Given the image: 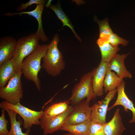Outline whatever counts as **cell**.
Returning a JSON list of instances; mask_svg holds the SVG:
<instances>
[{
    "instance_id": "6da1fadb",
    "label": "cell",
    "mask_w": 135,
    "mask_h": 135,
    "mask_svg": "<svg viewBox=\"0 0 135 135\" xmlns=\"http://www.w3.org/2000/svg\"><path fill=\"white\" fill-rule=\"evenodd\" d=\"M48 46V44H39L33 52L24 58L22 64L21 70L24 77L34 82L39 91L41 90V83L38 74L42 68L41 60Z\"/></svg>"
},
{
    "instance_id": "7a4b0ae2",
    "label": "cell",
    "mask_w": 135,
    "mask_h": 135,
    "mask_svg": "<svg viewBox=\"0 0 135 135\" xmlns=\"http://www.w3.org/2000/svg\"><path fill=\"white\" fill-rule=\"evenodd\" d=\"M59 41L58 35L56 34L48 44L46 54L42 60V68L48 74L54 77L59 75L65 67L63 56L58 48Z\"/></svg>"
},
{
    "instance_id": "3957f363",
    "label": "cell",
    "mask_w": 135,
    "mask_h": 135,
    "mask_svg": "<svg viewBox=\"0 0 135 135\" xmlns=\"http://www.w3.org/2000/svg\"><path fill=\"white\" fill-rule=\"evenodd\" d=\"M40 40L38 37L34 33L18 40L14 55L11 59L17 72L21 71L23 61L36 49L39 45Z\"/></svg>"
},
{
    "instance_id": "277c9868",
    "label": "cell",
    "mask_w": 135,
    "mask_h": 135,
    "mask_svg": "<svg viewBox=\"0 0 135 135\" xmlns=\"http://www.w3.org/2000/svg\"><path fill=\"white\" fill-rule=\"evenodd\" d=\"M72 94L69 100L74 105L78 104L85 98L90 102L96 98L93 91L92 78L90 72L84 74L80 78L79 82L74 86Z\"/></svg>"
},
{
    "instance_id": "5b68a950",
    "label": "cell",
    "mask_w": 135,
    "mask_h": 135,
    "mask_svg": "<svg viewBox=\"0 0 135 135\" xmlns=\"http://www.w3.org/2000/svg\"><path fill=\"white\" fill-rule=\"evenodd\" d=\"M0 108L5 110H12L19 114L23 119L24 128H30L33 125H39L40 120L44 114V111H36L24 106L20 103L14 104L4 101L0 103Z\"/></svg>"
},
{
    "instance_id": "8992f818",
    "label": "cell",
    "mask_w": 135,
    "mask_h": 135,
    "mask_svg": "<svg viewBox=\"0 0 135 135\" xmlns=\"http://www.w3.org/2000/svg\"><path fill=\"white\" fill-rule=\"evenodd\" d=\"M22 71L17 72L8 81L7 85L0 88V97L12 104L20 103L23 96L21 80Z\"/></svg>"
},
{
    "instance_id": "52a82bcc",
    "label": "cell",
    "mask_w": 135,
    "mask_h": 135,
    "mask_svg": "<svg viewBox=\"0 0 135 135\" xmlns=\"http://www.w3.org/2000/svg\"><path fill=\"white\" fill-rule=\"evenodd\" d=\"M73 106H70L65 112L60 114L49 116L44 114L40 120V125L43 131V134H51L60 130L65 124L67 118L72 110Z\"/></svg>"
},
{
    "instance_id": "ba28073f",
    "label": "cell",
    "mask_w": 135,
    "mask_h": 135,
    "mask_svg": "<svg viewBox=\"0 0 135 135\" xmlns=\"http://www.w3.org/2000/svg\"><path fill=\"white\" fill-rule=\"evenodd\" d=\"M117 92V88L109 91L104 99L98 101L91 107L92 112L90 120L92 122L104 124L106 123V116L108 104L114 98Z\"/></svg>"
},
{
    "instance_id": "9c48e42d",
    "label": "cell",
    "mask_w": 135,
    "mask_h": 135,
    "mask_svg": "<svg viewBox=\"0 0 135 135\" xmlns=\"http://www.w3.org/2000/svg\"><path fill=\"white\" fill-rule=\"evenodd\" d=\"M89 102L82 101L73 107L72 110L67 117L64 124L74 125L80 124L90 119L92 112Z\"/></svg>"
},
{
    "instance_id": "30bf717a",
    "label": "cell",
    "mask_w": 135,
    "mask_h": 135,
    "mask_svg": "<svg viewBox=\"0 0 135 135\" xmlns=\"http://www.w3.org/2000/svg\"><path fill=\"white\" fill-rule=\"evenodd\" d=\"M109 66V63L101 60L98 66L90 72L93 91L96 96H101L104 94V81Z\"/></svg>"
},
{
    "instance_id": "8fae6325",
    "label": "cell",
    "mask_w": 135,
    "mask_h": 135,
    "mask_svg": "<svg viewBox=\"0 0 135 135\" xmlns=\"http://www.w3.org/2000/svg\"><path fill=\"white\" fill-rule=\"evenodd\" d=\"M125 82L123 80L117 87V97L116 101L114 104L108 109L110 111L115 106L121 105L123 106L124 110L128 112V110H130L132 112V117L129 121L130 123L135 122V108L132 102L128 97L124 91Z\"/></svg>"
},
{
    "instance_id": "7c38bea8",
    "label": "cell",
    "mask_w": 135,
    "mask_h": 135,
    "mask_svg": "<svg viewBox=\"0 0 135 135\" xmlns=\"http://www.w3.org/2000/svg\"><path fill=\"white\" fill-rule=\"evenodd\" d=\"M17 41L13 37L6 36L0 38V65L14 56Z\"/></svg>"
},
{
    "instance_id": "4fadbf2b",
    "label": "cell",
    "mask_w": 135,
    "mask_h": 135,
    "mask_svg": "<svg viewBox=\"0 0 135 135\" xmlns=\"http://www.w3.org/2000/svg\"><path fill=\"white\" fill-rule=\"evenodd\" d=\"M45 4L36 5V8L33 10L28 12L22 11L20 12L4 14V15L11 16L14 15L18 14L22 15L23 14H28L34 17L37 20L38 26V29L35 34L38 37L42 42H46L48 40L43 30L42 24V15L44 9Z\"/></svg>"
},
{
    "instance_id": "5bb4252c",
    "label": "cell",
    "mask_w": 135,
    "mask_h": 135,
    "mask_svg": "<svg viewBox=\"0 0 135 135\" xmlns=\"http://www.w3.org/2000/svg\"><path fill=\"white\" fill-rule=\"evenodd\" d=\"M131 52L126 54H116L109 63V69L115 72L120 78H131L132 75L125 66L124 61Z\"/></svg>"
},
{
    "instance_id": "9a60e30c",
    "label": "cell",
    "mask_w": 135,
    "mask_h": 135,
    "mask_svg": "<svg viewBox=\"0 0 135 135\" xmlns=\"http://www.w3.org/2000/svg\"><path fill=\"white\" fill-rule=\"evenodd\" d=\"M120 111V109L117 108L111 120L104 124L105 135H122L126 129L123 124Z\"/></svg>"
},
{
    "instance_id": "2e32d148",
    "label": "cell",
    "mask_w": 135,
    "mask_h": 135,
    "mask_svg": "<svg viewBox=\"0 0 135 135\" xmlns=\"http://www.w3.org/2000/svg\"><path fill=\"white\" fill-rule=\"evenodd\" d=\"M96 43L99 47L101 55V60L109 63L120 49L118 46H113L108 40L98 38Z\"/></svg>"
},
{
    "instance_id": "e0dca14e",
    "label": "cell",
    "mask_w": 135,
    "mask_h": 135,
    "mask_svg": "<svg viewBox=\"0 0 135 135\" xmlns=\"http://www.w3.org/2000/svg\"><path fill=\"white\" fill-rule=\"evenodd\" d=\"M18 72L11 59L6 60L0 65V88L4 87L8 82Z\"/></svg>"
},
{
    "instance_id": "ac0fdd59",
    "label": "cell",
    "mask_w": 135,
    "mask_h": 135,
    "mask_svg": "<svg viewBox=\"0 0 135 135\" xmlns=\"http://www.w3.org/2000/svg\"><path fill=\"white\" fill-rule=\"evenodd\" d=\"M9 117L10 122V128L7 135H30V128L27 129L25 132H23L20 126L23 122L22 120H17L16 116L17 113L12 110L6 109Z\"/></svg>"
},
{
    "instance_id": "d6986e66",
    "label": "cell",
    "mask_w": 135,
    "mask_h": 135,
    "mask_svg": "<svg viewBox=\"0 0 135 135\" xmlns=\"http://www.w3.org/2000/svg\"><path fill=\"white\" fill-rule=\"evenodd\" d=\"M92 122L90 119L82 123L74 125L64 124L60 130L68 132L74 135H90V128Z\"/></svg>"
},
{
    "instance_id": "ffe728a7",
    "label": "cell",
    "mask_w": 135,
    "mask_h": 135,
    "mask_svg": "<svg viewBox=\"0 0 135 135\" xmlns=\"http://www.w3.org/2000/svg\"><path fill=\"white\" fill-rule=\"evenodd\" d=\"M48 8L52 10L55 12L58 18L62 22L63 26H67L70 28L72 31L75 37L79 41L81 42V39L76 32L70 21L62 10L60 2H58L55 5L51 4Z\"/></svg>"
},
{
    "instance_id": "44dd1931",
    "label": "cell",
    "mask_w": 135,
    "mask_h": 135,
    "mask_svg": "<svg viewBox=\"0 0 135 135\" xmlns=\"http://www.w3.org/2000/svg\"><path fill=\"white\" fill-rule=\"evenodd\" d=\"M123 79L109 69L106 73L104 81L103 87L105 93L116 88Z\"/></svg>"
},
{
    "instance_id": "7402d4cb",
    "label": "cell",
    "mask_w": 135,
    "mask_h": 135,
    "mask_svg": "<svg viewBox=\"0 0 135 135\" xmlns=\"http://www.w3.org/2000/svg\"><path fill=\"white\" fill-rule=\"evenodd\" d=\"M69 100L54 104L47 108L44 111V114L49 116H52L61 114L69 108Z\"/></svg>"
},
{
    "instance_id": "603a6c76",
    "label": "cell",
    "mask_w": 135,
    "mask_h": 135,
    "mask_svg": "<svg viewBox=\"0 0 135 135\" xmlns=\"http://www.w3.org/2000/svg\"><path fill=\"white\" fill-rule=\"evenodd\" d=\"M93 20L99 26V37L103 36L108 37L113 32L109 25L108 19V18L100 20H98L96 16H94Z\"/></svg>"
},
{
    "instance_id": "cb8c5ba5",
    "label": "cell",
    "mask_w": 135,
    "mask_h": 135,
    "mask_svg": "<svg viewBox=\"0 0 135 135\" xmlns=\"http://www.w3.org/2000/svg\"><path fill=\"white\" fill-rule=\"evenodd\" d=\"M108 41L112 46H118L119 44L125 46L129 43V41L119 36L113 32L108 36Z\"/></svg>"
},
{
    "instance_id": "d4e9b609",
    "label": "cell",
    "mask_w": 135,
    "mask_h": 135,
    "mask_svg": "<svg viewBox=\"0 0 135 135\" xmlns=\"http://www.w3.org/2000/svg\"><path fill=\"white\" fill-rule=\"evenodd\" d=\"M104 124L92 122L90 128V135H105Z\"/></svg>"
},
{
    "instance_id": "484cf974",
    "label": "cell",
    "mask_w": 135,
    "mask_h": 135,
    "mask_svg": "<svg viewBox=\"0 0 135 135\" xmlns=\"http://www.w3.org/2000/svg\"><path fill=\"white\" fill-rule=\"evenodd\" d=\"M5 110L2 109L0 116V135H7L9 132L7 129L8 122L5 118Z\"/></svg>"
},
{
    "instance_id": "4316f807",
    "label": "cell",
    "mask_w": 135,
    "mask_h": 135,
    "mask_svg": "<svg viewBox=\"0 0 135 135\" xmlns=\"http://www.w3.org/2000/svg\"><path fill=\"white\" fill-rule=\"evenodd\" d=\"M46 1L44 0H30L28 2L25 3H22L18 6L17 10L19 11L25 10L29 6L36 4V5L44 4L46 3Z\"/></svg>"
},
{
    "instance_id": "83f0119b",
    "label": "cell",
    "mask_w": 135,
    "mask_h": 135,
    "mask_svg": "<svg viewBox=\"0 0 135 135\" xmlns=\"http://www.w3.org/2000/svg\"><path fill=\"white\" fill-rule=\"evenodd\" d=\"M52 0H48L47 1L45 5V6L47 8H48L51 5V2Z\"/></svg>"
},
{
    "instance_id": "f1b7e54d",
    "label": "cell",
    "mask_w": 135,
    "mask_h": 135,
    "mask_svg": "<svg viewBox=\"0 0 135 135\" xmlns=\"http://www.w3.org/2000/svg\"><path fill=\"white\" fill-rule=\"evenodd\" d=\"M64 135H74L72 134L69 132L68 134H64Z\"/></svg>"
}]
</instances>
